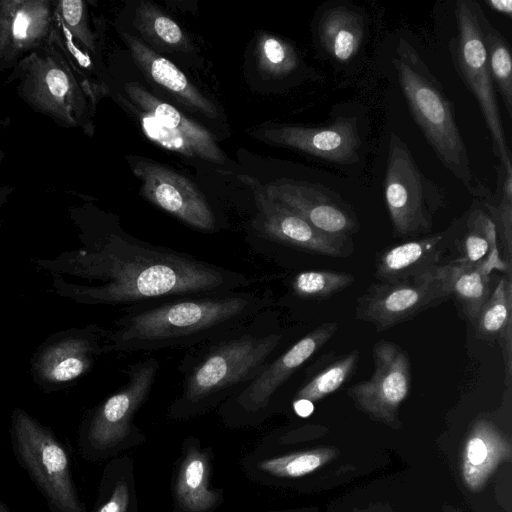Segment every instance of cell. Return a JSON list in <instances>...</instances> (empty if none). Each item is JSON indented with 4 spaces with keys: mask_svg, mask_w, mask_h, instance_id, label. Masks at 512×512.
Here are the masks:
<instances>
[{
    "mask_svg": "<svg viewBox=\"0 0 512 512\" xmlns=\"http://www.w3.org/2000/svg\"><path fill=\"white\" fill-rule=\"evenodd\" d=\"M82 248L55 260H38L53 275L68 274L85 283L55 278L57 294L86 305L125 308L171 296L242 290L269 283L283 274H247L191 254L142 241L115 220L77 219Z\"/></svg>",
    "mask_w": 512,
    "mask_h": 512,
    "instance_id": "6da1fadb",
    "label": "cell"
},
{
    "mask_svg": "<svg viewBox=\"0 0 512 512\" xmlns=\"http://www.w3.org/2000/svg\"><path fill=\"white\" fill-rule=\"evenodd\" d=\"M270 289L171 296L125 308L107 330L105 352L190 348L274 307Z\"/></svg>",
    "mask_w": 512,
    "mask_h": 512,
    "instance_id": "7a4b0ae2",
    "label": "cell"
},
{
    "mask_svg": "<svg viewBox=\"0 0 512 512\" xmlns=\"http://www.w3.org/2000/svg\"><path fill=\"white\" fill-rule=\"evenodd\" d=\"M275 307L188 348L179 364L181 392L167 415L182 421L218 408L252 381L286 346Z\"/></svg>",
    "mask_w": 512,
    "mask_h": 512,
    "instance_id": "3957f363",
    "label": "cell"
},
{
    "mask_svg": "<svg viewBox=\"0 0 512 512\" xmlns=\"http://www.w3.org/2000/svg\"><path fill=\"white\" fill-rule=\"evenodd\" d=\"M392 64L410 112L439 161L472 196L490 198V189L471 167L453 104L421 55L401 38L396 44Z\"/></svg>",
    "mask_w": 512,
    "mask_h": 512,
    "instance_id": "277c9868",
    "label": "cell"
},
{
    "mask_svg": "<svg viewBox=\"0 0 512 512\" xmlns=\"http://www.w3.org/2000/svg\"><path fill=\"white\" fill-rule=\"evenodd\" d=\"M5 83L34 112L65 129L94 133L98 101L49 34L47 40L11 70Z\"/></svg>",
    "mask_w": 512,
    "mask_h": 512,
    "instance_id": "5b68a950",
    "label": "cell"
},
{
    "mask_svg": "<svg viewBox=\"0 0 512 512\" xmlns=\"http://www.w3.org/2000/svg\"><path fill=\"white\" fill-rule=\"evenodd\" d=\"M159 370L154 357L129 364L126 383L86 412L77 433L78 450L85 460H109L145 441L134 418L148 399Z\"/></svg>",
    "mask_w": 512,
    "mask_h": 512,
    "instance_id": "8992f818",
    "label": "cell"
},
{
    "mask_svg": "<svg viewBox=\"0 0 512 512\" xmlns=\"http://www.w3.org/2000/svg\"><path fill=\"white\" fill-rule=\"evenodd\" d=\"M12 450L50 512H87L77 492L69 455L54 432L20 407L10 423Z\"/></svg>",
    "mask_w": 512,
    "mask_h": 512,
    "instance_id": "52a82bcc",
    "label": "cell"
},
{
    "mask_svg": "<svg viewBox=\"0 0 512 512\" xmlns=\"http://www.w3.org/2000/svg\"><path fill=\"white\" fill-rule=\"evenodd\" d=\"M238 179L253 192L255 215L246 225V241L251 249L278 262L285 252L346 257L351 253L348 236L325 233L280 202L269 197L254 177Z\"/></svg>",
    "mask_w": 512,
    "mask_h": 512,
    "instance_id": "ba28073f",
    "label": "cell"
},
{
    "mask_svg": "<svg viewBox=\"0 0 512 512\" xmlns=\"http://www.w3.org/2000/svg\"><path fill=\"white\" fill-rule=\"evenodd\" d=\"M336 322H326L286 346L236 394L224 401L217 413L229 428L253 427L274 414L281 391L337 331Z\"/></svg>",
    "mask_w": 512,
    "mask_h": 512,
    "instance_id": "9c48e42d",
    "label": "cell"
},
{
    "mask_svg": "<svg viewBox=\"0 0 512 512\" xmlns=\"http://www.w3.org/2000/svg\"><path fill=\"white\" fill-rule=\"evenodd\" d=\"M483 10L472 0L455 5L457 34L449 42V52L457 74L473 94L490 132L494 155L500 167L512 171V154L507 145L496 91L488 68L483 42Z\"/></svg>",
    "mask_w": 512,
    "mask_h": 512,
    "instance_id": "30bf717a",
    "label": "cell"
},
{
    "mask_svg": "<svg viewBox=\"0 0 512 512\" xmlns=\"http://www.w3.org/2000/svg\"><path fill=\"white\" fill-rule=\"evenodd\" d=\"M383 191L396 237L428 234L432 217L445 200L442 187L420 170L407 144L395 132L389 137Z\"/></svg>",
    "mask_w": 512,
    "mask_h": 512,
    "instance_id": "8fae6325",
    "label": "cell"
},
{
    "mask_svg": "<svg viewBox=\"0 0 512 512\" xmlns=\"http://www.w3.org/2000/svg\"><path fill=\"white\" fill-rule=\"evenodd\" d=\"M106 337L107 329L94 324L52 334L31 359L34 383L46 393L73 386L106 353Z\"/></svg>",
    "mask_w": 512,
    "mask_h": 512,
    "instance_id": "7c38bea8",
    "label": "cell"
},
{
    "mask_svg": "<svg viewBox=\"0 0 512 512\" xmlns=\"http://www.w3.org/2000/svg\"><path fill=\"white\" fill-rule=\"evenodd\" d=\"M449 297L443 265L418 278L372 284L357 298L355 318L378 331L405 322Z\"/></svg>",
    "mask_w": 512,
    "mask_h": 512,
    "instance_id": "4fadbf2b",
    "label": "cell"
},
{
    "mask_svg": "<svg viewBox=\"0 0 512 512\" xmlns=\"http://www.w3.org/2000/svg\"><path fill=\"white\" fill-rule=\"evenodd\" d=\"M129 162L147 200L195 230L205 233L218 230L214 209L189 178L144 158L132 157Z\"/></svg>",
    "mask_w": 512,
    "mask_h": 512,
    "instance_id": "5bb4252c",
    "label": "cell"
},
{
    "mask_svg": "<svg viewBox=\"0 0 512 512\" xmlns=\"http://www.w3.org/2000/svg\"><path fill=\"white\" fill-rule=\"evenodd\" d=\"M372 376L348 389L359 409L386 423H393L411 386L410 361L396 344L382 340L373 346Z\"/></svg>",
    "mask_w": 512,
    "mask_h": 512,
    "instance_id": "9a60e30c",
    "label": "cell"
},
{
    "mask_svg": "<svg viewBox=\"0 0 512 512\" xmlns=\"http://www.w3.org/2000/svg\"><path fill=\"white\" fill-rule=\"evenodd\" d=\"M254 135L271 145L343 165L357 162L362 146L357 119L349 116L337 117L323 126L278 125Z\"/></svg>",
    "mask_w": 512,
    "mask_h": 512,
    "instance_id": "2e32d148",
    "label": "cell"
},
{
    "mask_svg": "<svg viewBox=\"0 0 512 512\" xmlns=\"http://www.w3.org/2000/svg\"><path fill=\"white\" fill-rule=\"evenodd\" d=\"M54 0H0V72L39 48L53 26Z\"/></svg>",
    "mask_w": 512,
    "mask_h": 512,
    "instance_id": "e0dca14e",
    "label": "cell"
},
{
    "mask_svg": "<svg viewBox=\"0 0 512 512\" xmlns=\"http://www.w3.org/2000/svg\"><path fill=\"white\" fill-rule=\"evenodd\" d=\"M262 185L269 197L325 233L349 237L358 229L351 209L319 185L287 178Z\"/></svg>",
    "mask_w": 512,
    "mask_h": 512,
    "instance_id": "ac0fdd59",
    "label": "cell"
},
{
    "mask_svg": "<svg viewBox=\"0 0 512 512\" xmlns=\"http://www.w3.org/2000/svg\"><path fill=\"white\" fill-rule=\"evenodd\" d=\"M212 452L189 436L181 446L172 484L171 512H214L224 501L223 490L211 485Z\"/></svg>",
    "mask_w": 512,
    "mask_h": 512,
    "instance_id": "d6986e66",
    "label": "cell"
},
{
    "mask_svg": "<svg viewBox=\"0 0 512 512\" xmlns=\"http://www.w3.org/2000/svg\"><path fill=\"white\" fill-rule=\"evenodd\" d=\"M121 36L128 46L132 58L148 79L191 109L208 118L218 117L215 105L190 82L173 62L156 53L136 36L127 32H122Z\"/></svg>",
    "mask_w": 512,
    "mask_h": 512,
    "instance_id": "ffe728a7",
    "label": "cell"
},
{
    "mask_svg": "<svg viewBox=\"0 0 512 512\" xmlns=\"http://www.w3.org/2000/svg\"><path fill=\"white\" fill-rule=\"evenodd\" d=\"M510 456V443L502 432L489 421H477L464 443L461 461L464 484L472 492L482 490L497 467Z\"/></svg>",
    "mask_w": 512,
    "mask_h": 512,
    "instance_id": "44dd1931",
    "label": "cell"
},
{
    "mask_svg": "<svg viewBox=\"0 0 512 512\" xmlns=\"http://www.w3.org/2000/svg\"><path fill=\"white\" fill-rule=\"evenodd\" d=\"M445 236L439 232L387 247L376 259L374 276L380 282H399L434 271Z\"/></svg>",
    "mask_w": 512,
    "mask_h": 512,
    "instance_id": "7402d4cb",
    "label": "cell"
},
{
    "mask_svg": "<svg viewBox=\"0 0 512 512\" xmlns=\"http://www.w3.org/2000/svg\"><path fill=\"white\" fill-rule=\"evenodd\" d=\"M316 36L324 53L338 64L350 63L365 36V19L358 8L337 4L325 8L316 24Z\"/></svg>",
    "mask_w": 512,
    "mask_h": 512,
    "instance_id": "603a6c76",
    "label": "cell"
},
{
    "mask_svg": "<svg viewBox=\"0 0 512 512\" xmlns=\"http://www.w3.org/2000/svg\"><path fill=\"white\" fill-rule=\"evenodd\" d=\"M335 455L336 451L331 448L277 455L251 452L243 458L241 466L243 473L251 481L262 485H273L307 476L329 462Z\"/></svg>",
    "mask_w": 512,
    "mask_h": 512,
    "instance_id": "cb8c5ba5",
    "label": "cell"
},
{
    "mask_svg": "<svg viewBox=\"0 0 512 512\" xmlns=\"http://www.w3.org/2000/svg\"><path fill=\"white\" fill-rule=\"evenodd\" d=\"M443 269L449 296L455 297L471 321L475 320L491 293L492 270L509 272V266L502 261L498 249L480 263L469 264L454 260L443 265Z\"/></svg>",
    "mask_w": 512,
    "mask_h": 512,
    "instance_id": "d4e9b609",
    "label": "cell"
},
{
    "mask_svg": "<svg viewBox=\"0 0 512 512\" xmlns=\"http://www.w3.org/2000/svg\"><path fill=\"white\" fill-rule=\"evenodd\" d=\"M124 91L131 103L150 113L160 123L183 135L197 145L211 163L225 164L226 157L214 136L205 127L187 118L178 109L168 104L134 82L125 84Z\"/></svg>",
    "mask_w": 512,
    "mask_h": 512,
    "instance_id": "484cf974",
    "label": "cell"
},
{
    "mask_svg": "<svg viewBox=\"0 0 512 512\" xmlns=\"http://www.w3.org/2000/svg\"><path fill=\"white\" fill-rule=\"evenodd\" d=\"M92 512H139L133 459L120 454L106 463Z\"/></svg>",
    "mask_w": 512,
    "mask_h": 512,
    "instance_id": "4316f807",
    "label": "cell"
},
{
    "mask_svg": "<svg viewBox=\"0 0 512 512\" xmlns=\"http://www.w3.org/2000/svg\"><path fill=\"white\" fill-rule=\"evenodd\" d=\"M354 282V276L329 270H301L286 279L287 293L275 300L274 307L297 302L322 301L343 291Z\"/></svg>",
    "mask_w": 512,
    "mask_h": 512,
    "instance_id": "83f0119b",
    "label": "cell"
},
{
    "mask_svg": "<svg viewBox=\"0 0 512 512\" xmlns=\"http://www.w3.org/2000/svg\"><path fill=\"white\" fill-rule=\"evenodd\" d=\"M133 23L141 35L157 47L177 52H190L193 49L178 23L151 2L138 4Z\"/></svg>",
    "mask_w": 512,
    "mask_h": 512,
    "instance_id": "f1b7e54d",
    "label": "cell"
},
{
    "mask_svg": "<svg viewBox=\"0 0 512 512\" xmlns=\"http://www.w3.org/2000/svg\"><path fill=\"white\" fill-rule=\"evenodd\" d=\"M358 360L359 352L354 350L336 359L317 373L307 370L302 381L291 393L289 400H306L314 404L332 394L352 376Z\"/></svg>",
    "mask_w": 512,
    "mask_h": 512,
    "instance_id": "f546056e",
    "label": "cell"
},
{
    "mask_svg": "<svg viewBox=\"0 0 512 512\" xmlns=\"http://www.w3.org/2000/svg\"><path fill=\"white\" fill-rule=\"evenodd\" d=\"M483 42L494 87L500 94L509 118L512 117V58L510 47L503 35L481 16Z\"/></svg>",
    "mask_w": 512,
    "mask_h": 512,
    "instance_id": "4dcf8cb0",
    "label": "cell"
},
{
    "mask_svg": "<svg viewBox=\"0 0 512 512\" xmlns=\"http://www.w3.org/2000/svg\"><path fill=\"white\" fill-rule=\"evenodd\" d=\"M473 323L476 332L485 339H499L512 323V284L509 272L498 280Z\"/></svg>",
    "mask_w": 512,
    "mask_h": 512,
    "instance_id": "1f68e13d",
    "label": "cell"
},
{
    "mask_svg": "<svg viewBox=\"0 0 512 512\" xmlns=\"http://www.w3.org/2000/svg\"><path fill=\"white\" fill-rule=\"evenodd\" d=\"M257 67L261 74L270 79H283L295 73L301 66L300 56L288 41L262 33L256 42Z\"/></svg>",
    "mask_w": 512,
    "mask_h": 512,
    "instance_id": "d6a6232c",
    "label": "cell"
},
{
    "mask_svg": "<svg viewBox=\"0 0 512 512\" xmlns=\"http://www.w3.org/2000/svg\"><path fill=\"white\" fill-rule=\"evenodd\" d=\"M116 96H118L117 98L120 99L121 103L133 112L140 122L143 133L149 140L170 151L208 161L205 153L192 141L163 125L150 113L140 110L121 95L117 94Z\"/></svg>",
    "mask_w": 512,
    "mask_h": 512,
    "instance_id": "836d02e7",
    "label": "cell"
},
{
    "mask_svg": "<svg viewBox=\"0 0 512 512\" xmlns=\"http://www.w3.org/2000/svg\"><path fill=\"white\" fill-rule=\"evenodd\" d=\"M54 18L79 45L98 57L97 39L89 24L86 1H54Z\"/></svg>",
    "mask_w": 512,
    "mask_h": 512,
    "instance_id": "e575fe53",
    "label": "cell"
},
{
    "mask_svg": "<svg viewBox=\"0 0 512 512\" xmlns=\"http://www.w3.org/2000/svg\"><path fill=\"white\" fill-rule=\"evenodd\" d=\"M499 168L498 191L501 199L497 205L485 202L484 206L489 211V216L495 224L497 234L500 235L510 257L512 244V171Z\"/></svg>",
    "mask_w": 512,
    "mask_h": 512,
    "instance_id": "d590c367",
    "label": "cell"
},
{
    "mask_svg": "<svg viewBox=\"0 0 512 512\" xmlns=\"http://www.w3.org/2000/svg\"><path fill=\"white\" fill-rule=\"evenodd\" d=\"M499 339L502 343L507 384H509L512 370V323L507 326Z\"/></svg>",
    "mask_w": 512,
    "mask_h": 512,
    "instance_id": "8d00e7d4",
    "label": "cell"
},
{
    "mask_svg": "<svg viewBox=\"0 0 512 512\" xmlns=\"http://www.w3.org/2000/svg\"><path fill=\"white\" fill-rule=\"evenodd\" d=\"M293 412L300 418L309 417L314 411V404L306 400L290 401Z\"/></svg>",
    "mask_w": 512,
    "mask_h": 512,
    "instance_id": "74e56055",
    "label": "cell"
},
{
    "mask_svg": "<svg viewBox=\"0 0 512 512\" xmlns=\"http://www.w3.org/2000/svg\"><path fill=\"white\" fill-rule=\"evenodd\" d=\"M486 5L493 11L498 12L508 18L512 15L511 0H489L485 1Z\"/></svg>",
    "mask_w": 512,
    "mask_h": 512,
    "instance_id": "f35d334b",
    "label": "cell"
},
{
    "mask_svg": "<svg viewBox=\"0 0 512 512\" xmlns=\"http://www.w3.org/2000/svg\"><path fill=\"white\" fill-rule=\"evenodd\" d=\"M14 190H15V187L12 185L6 184V185L0 186V227L3 222L2 209H3L4 205L8 202L9 197L13 193Z\"/></svg>",
    "mask_w": 512,
    "mask_h": 512,
    "instance_id": "ab89813d",
    "label": "cell"
},
{
    "mask_svg": "<svg viewBox=\"0 0 512 512\" xmlns=\"http://www.w3.org/2000/svg\"><path fill=\"white\" fill-rule=\"evenodd\" d=\"M11 125V118L0 113V127H9Z\"/></svg>",
    "mask_w": 512,
    "mask_h": 512,
    "instance_id": "60d3db41",
    "label": "cell"
},
{
    "mask_svg": "<svg viewBox=\"0 0 512 512\" xmlns=\"http://www.w3.org/2000/svg\"><path fill=\"white\" fill-rule=\"evenodd\" d=\"M0 512H10L8 507L0 500Z\"/></svg>",
    "mask_w": 512,
    "mask_h": 512,
    "instance_id": "b9f144b4",
    "label": "cell"
},
{
    "mask_svg": "<svg viewBox=\"0 0 512 512\" xmlns=\"http://www.w3.org/2000/svg\"><path fill=\"white\" fill-rule=\"evenodd\" d=\"M4 157H5V152L3 150H0V165L3 162Z\"/></svg>",
    "mask_w": 512,
    "mask_h": 512,
    "instance_id": "7bdbcfd3",
    "label": "cell"
},
{
    "mask_svg": "<svg viewBox=\"0 0 512 512\" xmlns=\"http://www.w3.org/2000/svg\"><path fill=\"white\" fill-rule=\"evenodd\" d=\"M292 512H309V511H292Z\"/></svg>",
    "mask_w": 512,
    "mask_h": 512,
    "instance_id": "ee69618b",
    "label": "cell"
}]
</instances>
